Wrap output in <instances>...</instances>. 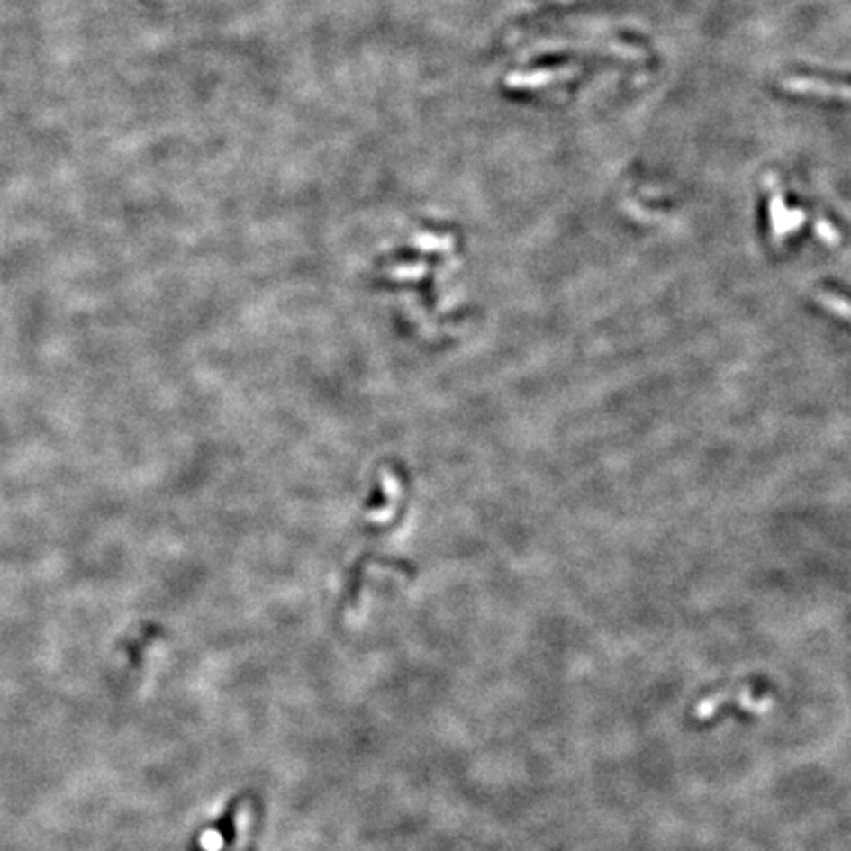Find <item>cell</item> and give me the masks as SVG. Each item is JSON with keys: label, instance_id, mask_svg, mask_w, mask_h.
<instances>
[]
</instances>
